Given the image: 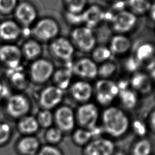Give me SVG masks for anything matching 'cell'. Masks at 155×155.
I'll return each instance as SVG.
<instances>
[{"label":"cell","mask_w":155,"mask_h":155,"mask_svg":"<svg viewBox=\"0 0 155 155\" xmlns=\"http://www.w3.org/2000/svg\"><path fill=\"white\" fill-rule=\"evenodd\" d=\"M99 122L104 135L114 140L125 137L130 131L131 118L120 107L111 105L104 108Z\"/></svg>","instance_id":"cell-1"},{"label":"cell","mask_w":155,"mask_h":155,"mask_svg":"<svg viewBox=\"0 0 155 155\" xmlns=\"http://www.w3.org/2000/svg\"><path fill=\"white\" fill-rule=\"evenodd\" d=\"M101 111L99 105L93 102L80 104L75 110L77 126L90 130L100 120Z\"/></svg>","instance_id":"cell-2"},{"label":"cell","mask_w":155,"mask_h":155,"mask_svg":"<svg viewBox=\"0 0 155 155\" xmlns=\"http://www.w3.org/2000/svg\"><path fill=\"white\" fill-rule=\"evenodd\" d=\"M119 88L116 82L105 79L98 80L93 88L96 104L104 108L112 105L114 100L117 98Z\"/></svg>","instance_id":"cell-3"},{"label":"cell","mask_w":155,"mask_h":155,"mask_svg":"<svg viewBox=\"0 0 155 155\" xmlns=\"http://www.w3.org/2000/svg\"><path fill=\"white\" fill-rule=\"evenodd\" d=\"M31 108V105L30 100L21 93H15L9 96L4 107L7 117L16 120L29 114Z\"/></svg>","instance_id":"cell-4"},{"label":"cell","mask_w":155,"mask_h":155,"mask_svg":"<svg viewBox=\"0 0 155 155\" xmlns=\"http://www.w3.org/2000/svg\"><path fill=\"white\" fill-rule=\"evenodd\" d=\"M71 42L74 48L84 53L91 52L96 47V38L92 28L85 25L75 27L71 32Z\"/></svg>","instance_id":"cell-5"},{"label":"cell","mask_w":155,"mask_h":155,"mask_svg":"<svg viewBox=\"0 0 155 155\" xmlns=\"http://www.w3.org/2000/svg\"><path fill=\"white\" fill-rule=\"evenodd\" d=\"M54 126L64 134L71 133L78 127L75 110L68 105H61L53 112Z\"/></svg>","instance_id":"cell-6"},{"label":"cell","mask_w":155,"mask_h":155,"mask_svg":"<svg viewBox=\"0 0 155 155\" xmlns=\"http://www.w3.org/2000/svg\"><path fill=\"white\" fill-rule=\"evenodd\" d=\"M53 64L44 58H38L32 62L29 68V77L36 84H42L52 78L54 71Z\"/></svg>","instance_id":"cell-7"},{"label":"cell","mask_w":155,"mask_h":155,"mask_svg":"<svg viewBox=\"0 0 155 155\" xmlns=\"http://www.w3.org/2000/svg\"><path fill=\"white\" fill-rule=\"evenodd\" d=\"M116 149L114 140L104 135L93 139L84 146L82 155H113Z\"/></svg>","instance_id":"cell-8"},{"label":"cell","mask_w":155,"mask_h":155,"mask_svg":"<svg viewBox=\"0 0 155 155\" xmlns=\"http://www.w3.org/2000/svg\"><path fill=\"white\" fill-rule=\"evenodd\" d=\"M59 31V25L54 19L44 18L35 23L32 33L38 40L47 42L57 38Z\"/></svg>","instance_id":"cell-9"},{"label":"cell","mask_w":155,"mask_h":155,"mask_svg":"<svg viewBox=\"0 0 155 155\" xmlns=\"http://www.w3.org/2000/svg\"><path fill=\"white\" fill-rule=\"evenodd\" d=\"M64 92L55 85L44 88L39 93L38 103L41 109L52 110L61 105L64 99Z\"/></svg>","instance_id":"cell-10"},{"label":"cell","mask_w":155,"mask_h":155,"mask_svg":"<svg viewBox=\"0 0 155 155\" xmlns=\"http://www.w3.org/2000/svg\"><path fill=\"white\" fill-rule=\"evenodd\" d=\"M71 68L73 75L85 79H93L97 76V64L88 58H82L66 64Z\"/></svg>","instance_id":"cell-11"},{"label":"cell","mask_w":155,"mask_h":155,"mask_svg":"<svg viewBox=\"0 0 155 155\" xmlns=\"http://www.w3.org/2000/svg\"><path fill=\"white\" fill-rule=\"evenodd\" d=\"M50 51L55 58L67 63L72 61L75 48L68 39L57 37L51 41Z\"/></svg>","instance_id":"cell-12"},{"label":"cell","mask_w":155,"mask_h":155,"mask_svg":"<svg viewBox=\"0 0 155 155\" xmlns=\"http://www.w3.org/2000/svg\"><path fill=\"white\" fill-rule=\"evenodd\" d=\"M137 21L136 15L130 10H124L113 15L111 24L113 30L117 34L125 35L135 27Z\"/></svg>","instance_id":"cell-13"},{"label":"cell","mask_w":155,"mask_h":155,"mask_svg":"<svg viewBox=\"0 0 155 155\" xmlns=\"http://www.w3.org/2000/svg\"><path fill=\"white\" fill-rule=\"evenodd\" d=\"M22 58L21 49L16 45L6 44L0 46V62L8 69H13L21 66Z\"/></svg>","instance_id":"cell-14"},{"label":"cell","mask_w":155,"mask_h":155,"mask_svg":"<svg viewBox=\"0 0 155 155\" xmlns=\"http://www.w3.org/2000/svg\"><path fill=\"white\" fill-rule=\"evenodd\" d=\"M69 89L71 98L79 105L90 102L93 95L92 85L85 80H79L71 83Z\"/></svg>","instance_id":"cell-15"},{"label":"cell","mask_w":155,"mask_h":155,"mask_svg":"<svg viewBox=\"0 0 155 155\" xmlns=\"http://www.w3.org/2000/svg\"><path fill=\"white\" fill-rule=\"evenodd\" d=\"M13 12L18 22L26 27L35 22L38 16L36 8L27 1L19 3Z\"/></svg>","instance_id":"cell-16"},{"label":"cell","mask_w":155,"mask_h":155,"mask_svg":"<svg viewBox=\"0 0 155 155\" xmlns=\"http://www.w3.org/2000/svg\"><path fill=\"white\" fill-rule=\"evenodd\" d=\"M134 56L141 67L150 71L155 65V45L150 42L142 43L137 48Z\"/></svg>","instance_id":"cell-17"},{"label":"cell","mask_w":155,"mask_h":155,"mask_svg":"<svg viewBox=\"0 0 155 155\" xmlns=\"http://www.w3.org/2000/svg\"><path fill=\"white\" fill-rule=\"evenodd\" d=\"M41 147V142L35 135L22 136L15 144V150L19 155H36Z\"/></svg>","instance_id":"cell-18"},{"label":"cell","mask_w":155,"mask_h":155,"mask_svg":"<svg viewBox=\"0 0 155 155\" xmlns=\"http://www.w3.org/2000/svg\"><path fill=\"white\" fill-rule=\"evenodd\" d=\"M129 82L130 87L139 94L148 93L152 89L151 79L143 72L137 71L133 73Z\"/></svg>","instance_id":"cell-19"},{"label":"cell","mask_w":155,"mask_h":155,"mask_svg":"<svg viewBox=\"0 0 155 155\" xmlns=\"http://www.w3.org/2000/svg\"><path fill=\"white\" fill-rule=\"evenodd\" d=\"M83 24L92 28L105 19V12L98 5H93L82 12Z\"/></svg>","instance_id":"cell-20"},{"label":"cell","mask_w":155,"mask_h":155,"mask_svg":"<svg viewBox=\"0 0 155 155\" xmlns=\"http://www.w3.org/2000/svg\"><path fill=\"white\" fill-rule=\"evenodd\" d=\"M22 33L19 24L13 20H5L0 23V38L6 42L18 39Z\"/></svg>","instance_id":"cell-21"},{"label":"cell","mask_w":155,"mask_h":155,"mask_svg":"<svg viewBox=\"0 0 155 155\" xmlns=\"http://www.w3.org/2000/svg\"><path fill=\"white\" fill-rule=\"evenodd\" d=\"M16 129L22 136L35 135L40 129L36 116L27 114L17 120Z\"/></svg>","instance_id":"cell-22"},{"label":"cell","mask_w":155,"mask_h":155,"mask_svg":"<svg viewBox=\"0 0 155 155\" xmlns=\"http://www.w3.org/2000/svg\"><path fill=\"white\" fill-rule=\"evenodd\" d=\"M131 41L125 35L116 34L110 39L109 48L113 55L126 54L131 48Z\"/></svg>","instance_id":"cell-23"},{"label":"cell","mask_w":155,"mask_h":155,"mask_svg":"<svg viewBox=\"0 0 155 155\" xmlns=\"http://www.w3.org/2000/svg\"><path fill=\"white\" fill-rule=\"evenodd\" d=\"M154 146L153 140L148 136L136 138L130 147L129 155H153Z\"/></svg>","instance_id":"cell-24"},{"label":"cell","mask_w":155,"mask_h":155,"mask_svg":"<svg viewBox=\"0 0 155 155\" xmlns=\"http://www.w3.org/2000/svg\"><path fill=\"white\" fill-rule=\"evenodd\" d=\"M117 98L122 108L126 111L135 109L139 102V94L131 87L119 90Z\"/></svg>","instance_id":"cell-25"},{"label":"cell","mask_w":155,"mask_h":155,"mask_svg":"<svg viewBox=\"0 0 155 155\" xmlns=\"http://www.w3.org/2000/svg\"><path fill=\"white\" fill-rule=\"evenodd\" d=\"M7 74L11 84L17 90H23L28 86V76L21 66L13 69H8Z\"/></svg>","instance_id":"cell-26"},{"label":"cell","mask_w":155,"mask_h":155,"mask_svg":"<svg viewBox=\"0 0 155 155\" xmlns=\"http://www.w3.org/2000/svg\"><path fill=\"white\" fill-rule=\"evenodd\" d=\"M73 75L71 68L65 66L54 70L51 78L53 80L54 85L64 91L68 88L71 84Z\"/></svg>","instance_id":"cell-27"},{"label":"cell","mask_w":155,"mask_h":155,"mask_svg":"<svg viewBox=\"0 0 155 155\" xmlns=\"http://www.w3.org/2000/svg\"><path fill=\"white\" fill-rule=\"evenodd\" d=\"M21 49L22 56L30 61L39 58L42 51L41 45L35 39L27 40L24 43Z\"/></svg>","instance_id":"cell-28"},{"label":"cell","mask_w":155,"mask_h":155,"mask_svg":"<svg viewBox=\"0 0 155 155\" xmlns=\"http://www.w3.org/2000/svg\"><path fill=\"white\" fill-rule=\"evenodd\" d=\"M73 143L81 147H84L93 138L90 130L77 127L71 133Z\"/></svg>","instance_id":"cell-29"},{"label":"cell","mask_w":155,"mask_h":155,"mask_svg":"<svg viewBox=\"0 0 155 155\" xmlns=\"http://www.w3.org/2000/svg\"><path fill=\"white\" fill-rule=\"evenodd\" d=\"M130 131H132L137 138L148 136L150 130L147 120L142 118L131 119Z\"/></svg>","instance_id":"cell-30"},{"label":"cell","mask_w":155,"mask_h":155,"mask_svg":"<svg viewBox=\"0 0 155 155\" xmlns=\"http://www.w3.org/2000/svg\"><path fill=\"white\" fill-rule=\"evenodd\" d=\"M64 134L60 129L53 125L46 129L44 136L47 144L57 146L63 140Z\"/></svg>","instance_id":"cell-31"},{"label":"cell","mask_w":155,"mask_h":155,"mask_svg":"<svg viewBox=\"0 0 155 155\" xmlns=\"http://www.w3.org/2000/svg\"><path fill=\"white\" fill-rule=\"evenodd\" d=\"M113 56L109 47L104 45L96 47L91 51V59L96 64L110 61Z\"/></svg>","instance_id":"cell-32"},{"label":"cell","mask_w":155,"mask_h":155,"mask_svg":"<svg viewBox=\"0 0 155 155\" xmlns=\"http://www.w3.org/2000/svg\"><path fill=\"white\" fill-rule=\"evenodd\" d=\"M126 4L130 11L136 15H143L148 12L151 4L150 0H127Z\"/></svg>","instance_id":"cell-33"},{"label":"cell","mask_w":155,"mask_h":155,"mask_svg":"<svg viewBox=\"0 0 155 155\" xmlns=\"http://www.w3.org/2000/svg\"><path fill=\"white\" fill-rule=\"evenodd\" d=\"M36 118L40 128L46 130L54 125V115L52 110L41 109Z\"/></svg>","instance_id":"cell-34"},{"label":"cell","mask_w":155,"mask_h":155,"mask_svg":"<svg viewBox=\"0 0 155 155\" xmlns=\"http://www.w3.org/2000/svg\"><path fill=\"white\" fill-rule=\"evenodd\" d=\"M117 70V66L115 62L110 61H108L104 63L101 64L97 68V76L101 79H110L112 76L116 73Z\"/></svg>","instance_id":"cell-35"},{"label":"cell","mask_w":155,"mask_h":155,"mask_svg":"<svg viewBox=\"0 0 155 155\" xmlns=\"http://www.w3.org/2000/svg\"><path fill=\"white\" fill-rule=\"evenodd\" d=\"M66 11L73 13H81L86 8L87 0H64Z\"/></svg>","instance_id":"cell-36"},{"label":"cell","mask_w":155,"mask_h":155,"mask_svg":"<svg viewBox=\"0 0 155 155\" xmlns=\"http://www.w3.org/2000/svg\"><path fill=\"white\" fill-rule=\"evenodd\" d=\"M13 134L12 126L6 122H0V147L6 145Z\"/></svg>","instance_id":"cell-37"},{"label":"cell","mask_w":155,"mask_h":155,"mask_svg":"<svg viewBox=\"0 0 155 155\" xmlns=\"http://www.w3.org/2000/svg\"><path fill=\"white\" fill-rule=\"evenodd\" d=\"M36 155H64V154L58 146L46 144L41 147Z\"/></svg>","instance_id":"cell-38"},{"label":"cell","mask_w":155,"mask_h":155,"mask_svg":"<svg viewBox=\"0 0 155 155\" xmlns=\"http://www.w3.org/2000/svg\"><path fill=\"white\" fill-rule=\"evenodd\" d=\"M125 69L132 74L139 71L141 67V64L136 58L134 56H131L127 58L124 63Z\"/></svg>","instance_id":"cell-39"},{"label":"cell","mask_w":155,"mask_h":155,"mask_svg":"<svg viewBox=\"0 0 155 155\" xmlns=\"http://www.w3.org/2000/svg\"><path fill=\"white\" fill-rule=\"evenodd\" d=\"M18 4V0H0V13L8 15L13 12Z\"/></svg>","instance_id":"cell-40"},{"label":"cell","mask_w":155,"mask_h":155,"mask_svg":"<svg viewBox=\"0 0 155 155\" xmlns=\"http://www.w3.org/2000/svg\"><path fill=\"white\" fill-rule=\"evenodd\" d=\"M65 16L67 22L71 25H77L78 27L83 24L82 12L81 13H73L66 11Z\"/></svg>","instance_id":"cell-41"},{"label":"cell","mask_w":155,"mask_h":155,"mask_svg":"<svg viewBox=\"0 0 155 155\" xmlns=\"http://www.w3.org/2000/svg\"><path fill=\"white\" fill-rule=\"evenodd\" d=\"M147 122L150 131L155 134V108L150 112L147 118Z\"/></svg>","instance_id":"cell-42"},{"label":"cell","mask_w":155,"mask_h":155,"mask_svg":"<svg viewBox=\"0 0 155 155\" xmlns=\"http://www.w3.org/2000/svg\"><path fill=\"white\" fill-rule=\"evenodd\" d=\"M148 13L150 18L155 22V2L151 4Z\"/></svg>","instance_id":"cell-43"},{"label":"cell","mask_w":155,"mask_h":155,"mask_svg":"<svg viewBox=\"0 0 155 155\" xmlns=\"http://www.w3.org/2000/svg\"><path fill=\"white\" fill-rule=\"evenodd\" d=\"M113 155H129V154L128 153L126 152L123 150H120L117 148Z\"/></svg>","instance_id":"cell-44"},{"label":"cell","mask_w":155,"mask_h":155,"mask_svg":"<svg viewBox=\"0 0 155 155\" xmlns=\"http://www.w3.org/2000/svg\"><path fill=\"white\" fill-rule=\"evenodd\" d=\"M150 72V75L149 76L150 77V78L152 79H154L155 80V65L149 71Z\"/></svg>","instance_id":"cell-45"},{"label":"cell","mask_w":155,"mask_h":155,"mask_svg":"<svg viewBox=\"0 0 155 155\" xmlns=\"http://www.w3.org/2000/svg\"><path fill=\"white\" fill-rule=\"evenodd\" d=\"M4 91H5V88L4 85L0 82V97H2L4 95Z\"/></svg>","instance_id":"cell-46"},{"label":"cell","mask_w":155,"mask_h":155,"mask_svg":"<svg viewBox=\"0 0 155 155\" xmlns=\"http://www.w3.org/2000/svg\"><path fill=\"white\" fill-rule=\"evenodd\" d=\"M154 97H155V88H154Z\"/></svg>","instance_id":"cell-47"}]
</instances>
